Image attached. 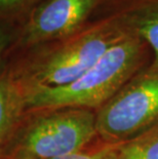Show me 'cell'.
<instances>
[{
    "mask_svg": "<svg viewBox=\"0 0 158 159\" xmlns=\"http://www.w3.org/2000/svg\"><path fill=\"white\" fill-rule=\"evenodd\" d=\"M133 34L117 12L88 23L65 38L37 46L12 70L24 89H56L74 82L107 50Z\"/></svg>",
    "mask_w": 158,
    "mask_h": 159,
    "instance_id": "1",
    "label": "cell"
},
{
    "mask_svg": "<svg viewBox=\"0 0 158 159\" xmlns=\"http://www.w3.org/2000/svg\"><path fill=\"white\" fill-rule=\"evenodd\" d=\"M149 52L140 37L126 36L74 82L56 89H26L27 110L73 107L97 111L146 68Z\"/></svg>",
    "mask_w": 158,
    "mask_h": 159,
    "instance_id": "2",
    "label": "cell"
},
{
    "mask_svg": "<svg viewBox=\"0 0 158 159\" xmlns=\"http://www.w3.org/2000/svg\"><path fill=\"white\" fill-rule=\"evenodd\" d=\"M99 139L96 111L85 108L37 110L11 141V159H53L83 151Z\"/></svg>",
    "mask_w": 158,
    "mask_h": 159,
    "instance_id": "3",
    "label": "cell"
},
{
    "mask_svg": "<svg viewBox=\"0 0 158 159\" xmlns=\"http://www.w3.org/2000/svg\"><path fill=\"white\" fill-rule=\"evenodd\" d=\"M99 140L122 144L158 126V71L146 67L96 111Z\"/></svg>",
    "mask_w": 158,
    "mask_h": 159,
    "instance_id": "4",
    "label": "cell"
},
{
    "mask_svg": "<svg viewBox=\"0 0 158 159\" xmlns=\"http://www.w3.org/2000/svg\"><path fill=\"white\" fill-rule=\"evenodd\" d=\"M105 0H44L29 13L19 38L22 47H37L79 31Z\"/></svg>",
    "mask_w": 158,
    "mask_h": 159,
    "instance_id": "5",
    "label": "cell"
},
{
    "mask_svg": "<svg viewBox=\"0 0 158 159\" xmlns=\"http://www.w3.org/2000/svg\"><path fill=\"white\" fill-rule=\"evenodd\" d=\"M114 12L148 45L153 55L148 67L158 71V0H123Z\"/></svg>",
    "mask_w": 158,
    "mask_h": 159,
    "instance_id": "6",
    "label": "cell"
},
{
    "mask_svg": "<svg viewBox=\"0 0 158 159\" xmlns=\"http://www.w3.org/2000/svg\"><path fill=\"white\" fill-rule=\"evenodd\" d=\"M27 110L25 89L12 70L0 75V149L12 140Z\"/></svg>",
    "mask_w": 158,
    "mask_h": 159,
    "instance_id": "7",
    "label": "cell"
},
{
    "mask_svg": "<svg viewBox=\"0 0 158 159\" xmlns=\"http://www.w3.org/2000/svg\"><path fill=\"white\" fill-rule=\"evenodd\" d=\"M116 159H158V126L122 143Z\"/></svg>",
    "mask_w": 158,
    "mask_h": 159,
    "instance_id": "8",
    "label": "cell"
},
{
    "mask_svg": "<svg viewBox=\"0 0 158 159\" xmlns=\"http://www.w3.org/2000/svg\"><path fill=\"white\" fill-rule=\"evenodd\" d=\"M120 146L121 144L106 143L100 140L99 144H93L78 153L53 159H116Z\"/></svg>",
    "mask_w": 158,
    "mask_h": 159,
    "instance_id": "9",
    "label": "cell"
},
{
    "mask_svg": "<svg viewBox=\"0 0 158 159\" xmlns=\"http://www.w3.org/2000/svg\"><path fill=\"white\" fill-rule=\"evenodd\" d=\"M44 0H0V18L16 16L34 8Z\"/></svg>",
    "mask_w": 158,
    "mask_h": 159,
    "instance_id": "10",
    "label": "cell"
},
{
    "mask_svg": "<svg viewBox=\"0 0 158 159\" xmlns=\"http://www.w3.org/2000/svg\"><path fill=\"white\" fill-rule=\"evenodd\" d=\"M9 39H11V36H9L8 31L3 27H0V60L8 45Z\"/></svg>",
    "mask_w": 158,
    "mask_h": 159,
    "instance_id": "11",
    "label": "cell"
}]
</instances>
